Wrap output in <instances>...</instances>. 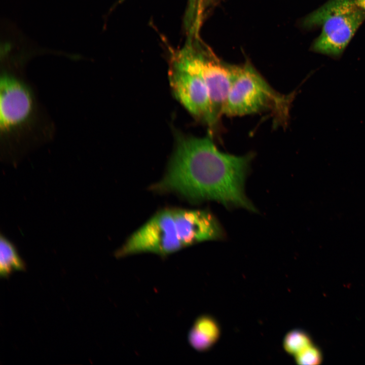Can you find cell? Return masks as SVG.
I'll return each instance as SVG.
<instances>
[{"label":"cell","instance_id":"cell-1","mask_svg":"<svg viewBox=\"0 0 365 365\" xmlns=\"http://www.w3.org/2000/svg\"><path fill=\"white\" fill-rule=\"evenodd\" d=\"M252 155L236 156L220 151L211 136L178 134L174 153L163 178L153 187L199 202L215 200L227 207L257 211L244 192Z\"/></svg>","mask_w":365,"mask_h":365},{"label":"cell","instance_id":"cell-2","mask_svg":"<svg viewBox=\"0 0 365 365\" xmlns=\"http://www.w3.org/2000/svg\"><path fill=\"white\" fill-rule=\"evenodd\" d=\"M364 20L365 11L352 0H328L306 17L304 24L321 27L313 51L338 57Z\"/></svg>","mask_w":365,"mask_h":365},{"label":"cell","instance_id":"cell-3","mask_svg":"<svg viewBox=\"0 0 365 365\" xmlns=\"http://www.w3.org/2000/svg\"><path fill=\"white\" fill-rule=\"evenodd\" d=\"M169 62V82L175 97L193 117L213 129L208 90L187 41L181 48L171 49Z\"/></svg>","mask_w":365,"mask_h":365},{"label":"cell","instance_id":"cell-4","mask_svg":"<svg viewBox=\"0 0 365 365\" xmlns=\"http://www.w3.org/2000/svg\"><path fill=\"white\" fill-rule=\"evenodd\" d=\"M294 94L285 96L276 92L250 64L236 66L235 77L223 115L241 116L271 108L285 116Z\"/></svg>","mask_w":365,"mask_h":365},{"label":"cell","instance_id":"cell-5","mask_svg":"<svg viewBox=\"0 0 365 365\" xmlns=\"http://www.w3.org/2000/svg\"><path fill=\"white\" fill-rule=\"evenodd\" d=\"M183 247L178 236L173 209H166L158 212L131 235L116 256L120 258L140 252L165 256Z\"/></svg>","mask_w":365,"mask_h":365},{"label":"cell","instance_id":"cell-6","mask_svg":"<svg viewBox=\"0 0 365 365\" xmlns=\"http://www.w3.org/2000/svg\"><path fill=\"white\" fill-rule=\"evenodd\" d=\"M207 87L213 120L216 125L234 80L236 66L223 65L202 48L198 36L187 37Z\"/></svg>","mask_w":365,"mask_h":365},{"label":"cell","instance_id":"cell-7","mask_svg":"<svg viewBox=\"0 0 365 365\" xmlns=\"http://www.w3.org/2000/svg\"><path fill=\"white\" fill-rule=\"evenodd\" d=\"M0 95L1 128L6 132L28 120L32 111V99L27 87L7 74L1 77Z\"/></svg>","mask_w":365,"mask_h":365},{"label":"cell","instance_id":"cell-8","mask_svg":"<svg viewBox=\"0 0 365 365\" xmlns=\"http://www.w3.org/2000/svg\"><path fill=\"white\" fill-rule=\"evenodd\" d=\"M173 212L178 236L184 247L223 236L218 221L207 210L173 209Z\"/></svg>","mask_w":365,"mask_h":365},{"label":"cell","instance_id":"cell-9","mask_svg":"<svg viewBox=\"0 0 365 365\" xmlns=\"http://www.w3.org/2000/svg\"><path fill=\"white\" fill-rule=\"evenodd\" d=\"M221 330L218 322L209 315L199 317L188 334V341L195 350L203 352L210 349L218 340Z\"/></svg>","mask_w":365,"mask_h":365},{"label":"cell","instance_id":"cell-10","mask_svg":"<svg viewBox=\"0 0 365 365\" xmlns=\"http://www.w3.org/2000/svg\"><path fill=\"white\" fill-rule=\"evenodd\" d=\"M24 264L13 245L1 236L0 242V274L8 276L13 271L22 270Z\"/></svg>","mask_w":365,"mask_h":365},{"label":"cell","instance_id":"cell-11","mask_svg":"<svg viewBox=\"0 0 365 365\" xmlns=\"http://www.w3.org/2000/svg\"><path fill=\"white\" fill-rule=\"evenodd\" d=\"M312 344V340L308 334L300 329L288 332L283 341L285 351L294 356Z\"/></svg>","mask_w":365,"mask_h":365},{"label":"cell","instance_id":"cell-12","mask_svg":"<svg viewBox=\"0 0 365 365\" xmlns=\"http://www.w3.org/2000/svg\"><path fill=\"white\" fill-rule=\"evenodd\" d=\"M211 0H188L184 23L189 26L201 24L206 8Z\"/></svg>","mask_w":365,"mask_h":365},{"label":"cell","instance_id":"cell-13","mask_svg":"<svg viewBox=\"0 0 365 365\" xmlns=\"http://www.w3.org/2000/svg\"><path fill=\"white\" fill-rule=\"evenodd\" d=\"M296 362L301 365H316L322 360L320 349L313 344L295 355Z\"/></svg>","mask_w":365,"mask_h":365},{"label":"cell","instance_id":"cell-14","mask_svg":"<svg viewBox=\"0 0 365 365\" xmlns=\"http://www.w3.org/2000/svg\"><path fill=\"white\" fill-rule=\"evenodd\" d=\"M354 3L365 11V0H352Z\"/></svg>","mask_w":365,"mask_h":365}]
</instances>
